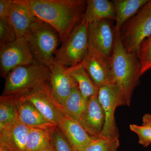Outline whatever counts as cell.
Instances as JSON below:
<instances>
[{
  "instance_id": "cell-5",
  "label": "cell",
  "mask_w": 151,
  "mask_h": 151,
  "mask_svg": "<svg viewBox=\"0 0 151 151\" xmlns=\"http://www.w3.org/2000/svg\"><path fill=\"white\" fill-rule=\"evenodd\" d=\"M88 24L83 17L58 49L55 55V62L65 67L82 63L88 48Z\"/></svg>"
},
{
  "instance_id": "cell-15",
  "label": "cell",
  "mask_w": 151,
  "mask_h": 151,
  "mask_svg": "<svg viewBox=\"0 0 151 151\" xmlns=\"http://www.w3.org/2000/svg\"><path fill=\"white\" fill-rule=\"evenodd\" d=\"M30 128L19 120L14 126L0 130V147L6 151H27Z\"/></svg>"
},
{
  "instance_id": "cell-7",
  "label": "cell",
  "mask_w": 151,
  "mask_h": 151,
  "mask_svg": "<svg viewBox=\"0 0 151 151\" xmlns=\"http://www.w3.org/2000/svg\"><path fill=\"white\" fill-rule=\"evenodd\" d=\"M35 60L26 39L18 38L14 41L0 47V68L1 76L6 78L14 68L29 65Z\"/></svg>"
},
{
  "instance_id": "cell-16",
  "label": "cell",
  "mask_w": 151,
  "mask_h": 151,
  "mask_svg": "<svg viewBox=\"0 0 151 151\" xmlns=\"http://www.w3.org/2000/svg\"><path fill=\"white\" fill-rule=\"evenodd\" d=\"M14 97L18 110L19 121L22 123L30 128L48 129L56 127L31 103L20 97Z\"/></svg>"
},
{
  "instance_id": "cell-11",
  "label": "cell",
  "mask_w": 151,
  "mask_h": 151,
  "mask_svg": "<svg viewBox=\"0 0 151 151\" xmlns=\"http://www.w3.org/2000/svg\"><path fill=\"white\" fill-rule=\"evenodd\" d=\"M50 70V82L52 92L58 102L63 106L78 85L69 73L68 68L55 62Z\"/></svg>"
},
{
  "instance_id": "cell-29",
  "label": "cell",
  "mask_w": 151,
  "mask_h": 151,
  "mask_svg": "<svg viewBox=\"0 0 151 151\" xmlns=\"http://www.w3.org/2000/svg\"><path fill=\"white\" fill-rule=\"evenodd\" d=\"M12 0H0V18H7L12 7Z\"/></svg>"
},
{
  "instance_id": "cell-31",
  "label": "cell",
  "mask_w": 151,
  "mask_h": 151,
  "mask_svg": "<svg viewBox=\"0 0 151 151\" xmlns=\"http://www.w3.org/2000/svg\"><path fill=\"white\" fill-rule=\"evenodd\" d=\"M40 151H55L51 143Z\"/></svg>"
},
{
  "instance_id": "cell-22",
  "label": "cell",
  "mask_w": 151,
  "mask_h": 151,
  "mask_svg": "<svg viewBox=\"0 0 151 151\" xmlns=\"http://www.w3.org/2000/svg\"><path fill=\"white\" fill-rule=\"evenodd\" d=\"M87 101L77 86L68 97L62 107L67 116L80 123L86 111Z\"/></svg>"
},
{
  "instance_id": "cell-4",
  "label": "cell",
  "mask_w": 151,
  "mask_h": 151,
  "mask_svg": "<svg viewBox=\"0 0 151 151\" xmlns=\"http://www.w3.org/2000/svg\"><path fill=\"white\" fill-rule=\"evenodd\" d=\"M24 37L35 61L50 69L54 64L55 55L60 41L57 32L49 25L35 18Z\"/></svg>"
},
{
  "instance_id": "cell-14",
  "label": "cell",
  "mask_w": 151,
  "mask_h": 151,
  "mask_svg": "<svg viewBox=\"0 0 151 151\" xmlns=\"http://www.w3.org/2000/svg\"><path fill=\"white\" fill-rule=\"evenodd\" d=\"M57 127L76 151H84L90 143L97 138L90 136L79 122L68 116Z\"/></svg>"
},
{
  "instance_id": "cell-10",
  "label": "cell",
  "mask_w": 151,
  "mask_h": 151,
  "mask_svg": "<svg viewBox=\"0 0 151 151\" xmlns=\"http://www.w3.org/2000/svg\"><path fill=\"white\" fill-rule=\"evenodd\" d=\"M98 98L105 115V124L99 137L108 139H119V130L115 118V111L117 108L115 87L110 84L100 87Z\"/></svg>"
},
{
  "instance_id": "cell-8",
  "label": "cell",
  "mask_w": 151,
  "mask_h": 151,
  "mask_svg": "<svg viewBox=\"0 0 151 151\" xmlns=\"http://www.w3.org/2000/svg\"><path fill=\"white\" fill-rule=\"evenodd\" d=\"M116 32L109 21L102 20L88 24V48L110 60L113 55Z\"/></svg>"
},
{
  "instance_id": "cell-28",
  "label": "cell",
  "mask_w": 151,
  "mask_h": 151,
  "mask_svg": "<svg viewBox=\"0 0 151 151\" xmlns=\"http://www.w3.org/2000/svg\"><path fill=\"white\" fill-rule=\"evenodd\" d=\"M130 129L137 134L139 137V142L145 147L151 144V127L131 124Z\"/></svg>"
},
{
  "instance_id": "cell-12",
  "label": "cell",
  "mask_w": 151,
  "mask_h": 151,
  "mask_svg": "<svg viewBox=\"0 0 151 151\" xmlns=\"http://www.w3.org/2000/svg\"><path fill=\"white\" fill-rule=\"evenodd\" d=\"M109 60L88 48L82 63L98 89L111 84Z\"/></svg>"
},
{
  "instance_id": "cell-26",
  "label": "cell",
  "mask_w": 151,
  "mask_h": 151,
  "mask_svg": "<svg viewBox=\"0 0 151 151\" xmlns=\"http://www.w3.org/2000/svg\"><path fill=\"white\" fill-rule=\"evenodd\" d=\"M51 144L55 151H76L57 127L52 131Z\"/></svg>"
},
{
  "instance_id": "cell-13",
  "label": "cell",
  "mask_w": 151,
  "mask_h": 151,
  "mask_svg": "<svg viewBox=\"0 0 151 151\" xmlns=\"http://www.w3.org/2000/svg\"><path fill=\"white\" fill-rule=\"evenodd\" d=\"M105 122V113L98 100L97 93L88 100L86 111L79 123L90 136L98 138L103 130Z\"/></svg>"
},
{
  "instance_id": "cell-18",
  "label": "cell",
  "mask_w": 151,
  "mask_h": 151,
  "mask_svg": "<svg viewBox=\"0 0 151 151\" xmlns=\"http://www.w3.org/2000/svg\"><path fill=\"white\" fill-rule=\"evenodd\" d=\"M13 4L7 18L17 38L24 37L27 33L35 18L24 6L12 0Z\"/></svg>"
},
{
  "instance_id": "cell-1",
  "label": "cell",
  "mask_w": 151,
  "mask_h": 151,
  "mask_svg": "<svg viewBox=\"0 0 151 151\" xmlns=\"http://www.w3.org/2000/svg\"><path fill=\"white\" fill-rule=\"evenodd\" d=\"M27 8L32 17L53 27L64 42L83 18L84 0H15Z\"/></svg>"
},
{
  "instance_id": "cell-20",
  "label": "cell",
  "mask_w": 151,
  "mask_h": 151,
  "mask_svg": "<svg viewBox=\"0 0 151 151\" xmlns=\"http://www.w3.org/2000/svg\"><path fill=\"white\" fill-rule=\"evenodd\" d=\"M19 120L15 97L2 94L0 97V130L14 126Z\"/></svg>"
},
{
  "instance_id": "cell-33",
  "label": "cell",
  "mask_w": 151,
  "mask_h": 151,
  "mask_svg": "<svg viewBox=\"0 0 151 151\" xmlns=\"http://www.w3.org/2000/svg\"></svg>"
},
{
  "instance_id": "cell-32",
  "label": "cell",
  "mask_w": 151,
  "mask_h": 151,
  "mask_svg": "<svg viewBox=\"0 0 151 151\" xmlns=\"http://www.w3.org/2000/svg\"><path fill=\"white\" fill-rule=\"evenodd\" d=\"M150 2H151V1H150Z\"/></svg>"
},
{
  "instance_id": "cell-25",
  "label": "cell",
  "mask_w": 151,
  "mask_h": 151,
  "mask_svg": "<svg viewBox=\"0 0 151 151\" xmlns=\"http://www.w3.org/2000/svg\"><path fill=\"white\" fill-rule=\"evenodd\" d=\"M138 56L141 63V76L151 69V35L141 45Z\"/></svg>"
},
{
  "instance_id": "cell-21",
  "label": "cell",
  "mask_w": 151,
  "mask_h": 151,
  "mask_svg": "<svg viewBox=\"0 0 151 151\" xmlns=\"http://www.w3.org/2000/svg\"><path fill=\"white\" fill-rule=\"evenodd\" d=\"M68 68L69 73L76 81L78 89L86 100L98 93V88L94 85L82 63Z\"/></svg>"
},
{
  "instance_id": "cell-19",
  "label": "cell",
  "mask_w": 151,
  "mask_h": 151,
  "mask_svg": "<svg viewBox=\"0 0 151 151\" xmlns=\"http://www.w3.org/2000/svg\"><path fill=\"white\" fill-rule=\"evenodd\" d=\"M149 1L147 0H114L116 12L115 29L120 32L123 25L132 18Z\"/></svg>"
},
{
  "instance_id": "cell-23",
  "label": "cell",
  "mask_w": 151,
  "mask_h": 151,
  "mask_svg": "<svg viewBox=\"0 0 151 151\" xmlns=\"http://www.w3.org/2000/svg\"><path fill=\"white\" fill-rule=\"evenodd\" d=\"M54 127L48 129L30 128L27 142V151H40L50 145L52 131Z\"/></svg>"
},
{
  "instance_id": "cell-27",
  "label": "cell",
  "mask_w": 151,
  "mask_h": 151,
  "mask_svg": "<svg viewBox=\"0 0 151 151\" xmlns=\"http://www.w3.org/2000/svg\"><path fill=\"white\" fill-rule=\"evenodd\" d=\"M14 31L7 18H0V47L10 43L17 39Z\"/></svg>"
},
{
  "instance_id": "cell-2",
  "label": "cell",
  "mask_w": 151,
  "mask_h": 151,
  "mask_svg": "<svg viewBox=\"0 0 151 151\" xmlns=\"http://www.w3.org/2000/svg\"><path fill=\"white\" fill-rule=\"evenodd\" d=\"M116 32L113 55L109 60L111 84L116 90L117 107L129 106L133 92L139 84L141 63L137 53L127 52L122 44L120 32Z\"/></svg>"
},
{
  "instance_id": "cell-30",
  "label": "cell",
  "mask_w": 151,
  "mask_h": 151,
  "mask_svg": "<svg viewBox=\"0 0 151 151\" xmlns=\"http://www.w3.org/2000/svg\"><path fill=\"white\" fill-rule=\"evenodd\" d=\"M142 125L151 127V114L147 113L143 116Z\"/></svg>"
},
{
  "instance_id": "cell-17",
  "label": "cell",
  "mask_w": 151,
  "mask_h": 151,
  "mask_svg": "<svg viewBox=\"0 0 151 151\" xmlns=\"http://www.w3.org/2000/svg\"><path fill=\"white\" fill-rule=\"evenodd\" d=\"M83 17L88 24L102 20H116L114 3L108 0L86 1V9Z\"/></svg>"
},
{
  "instance_id": "cell-6",
  "label": "cell",
  "mask_w": 151,
  "mask_h": 151,
  "mask_svg": "<svg viewBox=\"0 0 151 151\" xmlns=\"http://www.w3.org/2000/svg\"><path fill=\"white\" fill-rule=\"evenodd\" d=\"M120 35L126 51L138 55L141 45L151 35L150 1L123 25L120 29Z\"/></svg>"
},
{
  "instance_id": "cell-3",
  "label": "cell",
  "mask_w": 151,
  "mask_h": 151,
  "mask_svg": "<svg viewBox=\"0 0 151 151\" xmlns=\"http://www.w3.org/2000/svg\"><path fill=\"white\" fill-rule=\"evenodd\" d=\"M51 71L35 61L14 68L6 77L2 95L21 97L50 84Z\"/></svg>"
},
{
  "instance_id": "cell-9",
  "label": "cell",
  "mask_w": 151,
  "mask_h": 151,
  "mask_svg": "<svg viewBox=\"0 0 151 151\" xmlns=\"http://www.w3.org/2000/svg\"><path fill=\"white\" fill-rule=\"evenodd\" d=\"M19 97L32 104L45 118L57 127L67 116L62 105L53 96L50 84Z\"/></svg>"
},
{
  "instance_id": "cell-24",
  "label": "cell",
  "mask_w": 151,
  "mask_h": 151,
  "mask_svg": "<svg viewBox=\"0 0 151 151\" xmlns=\"http://www.w3.org/2000/svg\"><path fill=\"white\" fill-rule=\"evenodd\" d=\"M119 146V139H108L98 137L90 143L84 151H117Z\"/></svg>"
}]
</instances>
